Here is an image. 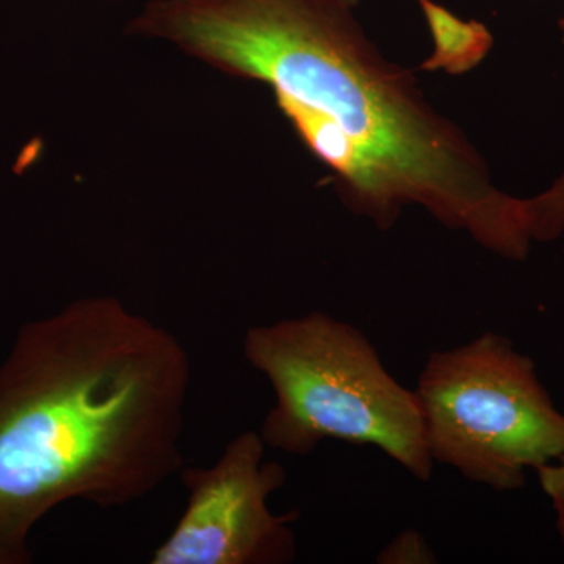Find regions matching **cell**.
Returning a JSON list of instances; mask_svg holds the SVG:
<instances>
[{"instance_id":"obj_2","label":"cell","mask_w":564,"mask_h":564,"mask_svg":"<svg viewBox=\"0 0 564 564\" xmlns=\"http://www.w3.org/2000/svg\"><path fill=\"white\" fill-rule=\"evenodd\" d=\"M192 361L169 329L115 296L28 322L0 364V564L68 500L128 507L184 464Z\"/></svg>"},{"instance_id":"obj_10","label":"cell","mask_w":564,"mask_h":564,"mask_svg":"<svg viewBox=\"0 0 564 564\" xmlns=\"http://www.w3.org/2000/svg\"><path fill=\"white\" fill-rule=\"evenodd\" d=\"M345 2L350 3V6L355 7L356 3L359 2V0H345Z\"/></svg>"},{"instance_id":"obj_3","label":"cell","mask_w":564,"mask_h":564,"mask_svg":"<svg viewBox=\"0 0 564 564\" xmlns=\"http://www.w3.org/2000/svg\"><path fill=\"white\" fill-rule=\"evenodd\" d=\"M243 355L273 389L261 429L267 447L304 456L325 440L372 445L417 480L432 478L417 395L350 323L311 313L252 326Z\"/></svg>"},{"instance_id":"obj_8","label":"cell","mask_w":564,"mask_h":564,"mask_svg":"<svg viewBox=\"0 0 564 564\" xmlns=\"http://www.w3.org/2000/svg\"><path fill=\"white\" fill-rule=\"evenodd\" d=\"M378 563L419 564L436 563V560H434L433 551L421 533L403 532L378 555Z\"/></svg>"},{"instance_id":"obj_4","label":"cell","mask_w":564,"mask_h":564,"mask_svg":"<svg viewBox=\"0 0 564 564\" xmlns=\"http://www.w3.org/2000/svg\"><path fill=\"white\" fill-rule=\"evenodd\" d=\"M414 392L433 462L473 484L514 491L564 455V414L532 358L500 334L432 352Z\"/></svg>"},{"instance_id":"obj_11","label":"cell","mask_w":564,"mask_h":564,"mask_svg":"<svg viewBox=\"0 0 564 564\" xmlns=\"http://www.w3.org/2000/svg\"><path fill=\"white\" fill-rule=\"evenodd\" d=\"M560 29H562L563 32V41H564V18L562 21H560Z\"/></svg>"},{"instance_id":"obj_5","label":"cell","mask_w":564,"mask_h":564,"mask_svg":"<svg viewBox=\"0 0 564 564\" xmlns=\"http://www.w3.org/2000/svg\"><path fill=\"white\" fill-rule=\"evenodd\" d=\"M261 433L245 432L209 467H182L184 513L151 555V564H285L296 555L291 524L270 496L285 485L284 467L265 462Z\"/></svg>"},{"instance_id":"obj_6","label":"cell","mask_w":564,"mask_h":564,"mask_svg":"<svg viewBox=\"0 0 564 564\" xmlns=\"http://www.w3.org/2000/svg\"><path fill=\"white\" fill-rule=\"evenodd\" d=\"M433 39V54L422 68L464 74L474 69L492 47V35L477 21H464L434 2L417 0Z\"/></svg>"},{"instance_id":"obj_1","label":"cell","mask_w":564,"mask_h":564,"mask_svg":"<svg viewBox=\"0 0 564 564\" xmlns=\"http://www.w3.org/2000/svg\"><path fill=\"white\" fill-rule=\"evenodd\" d=\"M128 32L269 84L344 203L381 231L421 206L497 256H529L525 199L494 184L473 141L377 50L345 0H151Z\"/></svg>"},{"instance_id":"obj_9","label":"cell","mask_w":564,"mask_h":564,"mask_svg":"<svg viewBox=\"0 0 564 564\" xmlns=\"http://www.w3.org/2000/svg\"><path fill=\"white\" fill-rule=\"evenodd\" d=\"M541 488L551 499L555 511L556 530L564 549V455L554 463L545 464L536 470Z\"/></svg>"},{"instance_id":"obj_7","label":"cell","mask_w":564,"mask_h":564,"mask_svg":"<svg viewBox=\"0 0 564 564\" xmlns=\"http://www.w3.org/2000/svg\"><path fill=\"white\" fill-rule=\"evenodd\" d=\"M530 236L533 242H554L564 234V173L547 191L527 198Z\"/></svg>"}]
</instances>
